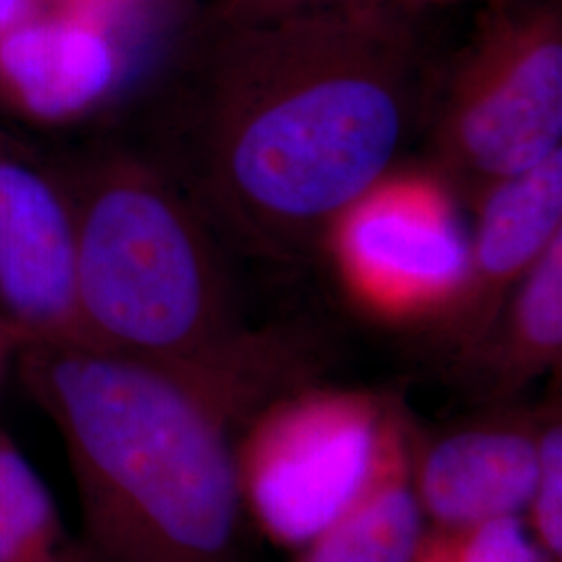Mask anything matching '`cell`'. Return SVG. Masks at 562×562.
Listing matches in <instances>:
<instances>
[{
	"label": "cell",
	"instance_id": "3",
	"mask_svg": "<svg viewBox=\"0 0 562 562\" xmlns=\"http://www.w3.org/2000/svg\"><path fill=\"white\" fill-rule=\"evenodd\" d=\"M76 222V301L88 344L153 361L234 369L281 357L234 327L204 217L178 183L130 155L65 176Z\"/></svg>",
	"mask_w": 562,
	"mask_h": 562
},
{
	"label": "cell",
	"instance_id": "17",
	"mask_svg": "<svg viewBox=\"0 0 562 562\" xmlns=\"http://www.w3.org/2000/svg\"><path fill=\"white\" fill-rule=\"evenodd\" d=\"M44 0H0V36L36 13Z\"/></svg>",
	"mask_w": 562,
	"mask_h": 562
},
{
	"label": "cell",
	"instance_id": "9",
	"mask_svg": "<svg viewBox=\"0 0 562 562\" xmlns=\"http://www.w3.org/2000/svg\"><path fill=\"white\" fill-rule=\"evenodd\" d=\"M542 411H501L411 442L413 483L434 531L519 517L538 477Z\"/></svg>",
	"mask_w": 562,
	"mask_h": 562
},
{
	"label": "cell",
	"instance_id": "19",
	"mask_svg": "<svg viewBox=\"0 0 562 562\" xmlns=\"http://www.w3.org/2000/svg\"><path fill=\"white\" fill-rule=\"evenodd\" d=\"M25 341H27V338L21 334L20 329H18L15 325H11V323L7 322V319L0 315V344L20 350Z\"/></svg>",
	"mask_w": 562,
	"mask_h": 562
},
{
	"label": "cell",
	"instance_id": "10",
	"mask_svg": "<svg viewBox=\"0 0 562 562\" xmlns=\"http://www.w3.org/2000/svg\"><path fill=\"white\" fill-rule=\"evenodd\" d=\"M480 201L469 265L446 329L464 357L482 350L504 304L543 250L562 236V150L538 167L496 181Z\"/></svg>",
	"mask_w": 562,
	"mask_h": 562
},
{
	"label": "cell",
	"instance_id": "1",
	"mask_svg": "<svg viewBox=\"0 0 562 562\" xmlns=\"http://www.w3.org/2000/svg\"><path fill=\"white\" fill-rule=\"evenodd\" d=\"M404 9L338 0L217 23L192 92L190 201L236 244L302 259L382 183L419 115Z\"/></svg>",
	"mask_w": 562,
	"mask_h": 562
},
{
	"label": "cell",
	"instance_id": "4",
	"mask_svg": "<svg viewBox=\"0 0 562 562\" xmlns=\"http://www.w3.org/2000/svg\"><path fill=\"white\" fill-rule=\"evenodd\" d=\"M443 176L480 199L562 150V18L552 0H496L438 94Z\"/></svg>",
	"mask_w": 562,
	"mask_h": 562
},
{
	"label": "cell",
	"instance_id": "5",
	"mask_svg": "<svg viewBox=\"0 0 562 562\" xmlns=\"http://www.w3.org/2000/svg\"><path fill=\"white\" fill-rule=\"evenodd\" d=\"M401 411L359 392L269 404L236 448L241 504L269 540L299 548L359 498Z\"/></svg>",
	"mask_w": 562,
	"mask_h": 562
},
{
	"label": "cell",
	"instance_id": "11",
	"mask_svg": "<svg viewBox=\"0 0 562 562\" xmlns=\"http://www.w3.org/2000/svg\"><path fill=\"white\" fill-rule=\"evenodd\" d=\"M411 442L398 413L373 477L336 521L302 546L296 562H417L429 531L413 483Z\"/></svg>",
	"mask_w": 562,
	"mask_h": 562
},
{
	"label": "cell",
	"instance_id": "15",
	"mask_svg": "<svg viewBox=\"0 0 562 562\" xmlns=\"http://www.w3.org/2000/svg\"><path fill=\"white\" fill-rule=\"evenodd\" d=\"M531 538L546 562L562 561V423L561 408L542 411L538 442V477L527 510Z\"/></svg>",
	"mask_w": 562,
	"mask_h": 562
},
{
	"label": "cell",
	"instance_id": "2",
	"mask_svg": "<svg viewBox=\"0 0 562 562\" xmlns=\"http://www.w3.org/2000/svg\"><path fill=\"white\" fill-rule=\"evenodd\" d=\"M21 382L53 422L94 562H229L241 496L234 425L283 359L234 369L83 341H25Z\"/></svg>",
	"mask_w": 562,
	"mask_h": 562
},
{
	"label": "cell",
	"instance_id": "6",
	"mask_svg": "<svg viewBox=\"0 0 562 562\" xmlns=\"http://www.w3.org/2000/svg\"><path fill=\"white\" fill-rule=\"evenodd\" d=\"M331 236L355 292L387 315L446 313L461 290L469 240L429 183L383 180Z\"/></svg>",
	"mask_w": 562,
	"mask_h": 562
},
{
	"label": "cell",
	"instance_id": "22",
	"mask_svg": "<svg viewBox=\"0 0 562 562\" xmlns=\"http://www.w3.org/2000/svg\"><path fill=\"white\" fill-rule=\"evenodd\" d=\"M48 2H101V4H106V0H44V4H48ZM109 7V4H106ZM111 9V7H109Z\"/></svg>",
	"mask_w": 562,
	"mask_h": 562
},
{
	"label": "cell",
	"instance_id": "7",
	"mask_svg": "<svg viewBox=\"0 0 562 562\" xmlns=\"http://www.w3.org/2000/svg\"><path fill=\"white\" fill-rule=\"evenodd\" d=\"M0 315L27 341H83L65 176L0 134Z\"/></svg>",
	"mask_w": 562,
	"mask_h": 562
},
{
	"label": "cell",
	"instance_id": "14",
	"mask_svg": "<svg viewBox=\"0 0 562 562\" xmlns=\"http://www.w3.org/2000/svg\"><path fill=\"white\" fill-rule=\"evenodd\" d=\"M417 562H546L521 517L429 531Z\"/></svg>",
	"mask_w": 562,
	"mask_h": 562
},
{
	"label": "cell",
	"instance_id": "12",
	"mask_svg": "<svg viewBox=\"0 0 562 562\" xmlns=\"http://www.w3.org/2000/svg\"><path fill=\"white\" fill-rule=\"evenodd\" d=\"M562 355V236L552 241L510 292L496 327L473 359L496 396H508Z\"/></svg>",
	"mask_w": 562,
	"mask_h": 562
},
{
	"label": "cell",
	"instance_id": "16",
	"mask_svg": "<svg viewBox=\"0 0 562 562\" xmlns=\"http://www.w3.org/2000/svg\"><path fill=\"white\" fill-rule=\"evenodd\" d=\"M325 2H338V0H220L215 9V18L217 23H238V21L280 15V13L325 4Z\"/></svg>",
	"mask_w": 562,
	"mask_h": 562
},
{
	"label": "cell",
	"instance_id": "18",
	"mask_svg": "<svg viewBox=\"0 0 562 562\" xmlns=\"http://www.w3.org/2000/svg\"><path fill=\"white\" fill-rule=\"evenodd\" d=\"M169 2L171 0H106L111 9H127V11H153Z\"/></svg>",
	"mask_w": 562,
	"mask_h": 562
},
{
	"label": "cell",
	"instance_id": "13",
	"mask_svg": "<svg viewBox=\"0 0 562 562\" xmlns=\"http://www.w3.org/2000/svg\"><path fill=\"white\" fill-rule=\"evenodd\" d=\"M0 562H94L69 542L59 508L18 443L0 429Z\"/></svg>",
	"mask_w": 562,
	"mask_h": 562
},
{
	"label": "cell",
	"instance_id": "8",
	"mask_svg": "<svg viewBox=\"0 0 562 562\" xmlns=\"http://www.w3.org/2000/svg\"><path fill=\"white\" fill-rule=\"evenodd\" d=\"M101 2H48L0 36V101L60 125L99 109L120 86L123 55Z\"/></svg>",
	"mask_w": 562,
	"mask_h": 562
},
{
	"label": "cell",
	"instance_id": "21",
	"mask_svg": "<svg viewBox=\"0 0 562 562\" xmlns=\"http://www.w3.org/2000/svg\"><path fill=\"white\" fill-rule=\"evenodd\" d=\"M18 352H20V350H15V348H11V346L0 344V382H2V375H4L7 364L11 361H15V355H18Z\"/></svg>",
	"mask_w": 562,
	"mask_h": 562
},
{
	"label": "cell",
	"instance_id": "20",
	"mask_svg": "<svg viewBox=\"0 0 562 562\" xmlns=\"http://www.w3.org/2000/svg\"><path fill=\"white\" fill-rule=\"evenodd\" d=\"M367 2H382V4H390V7H398L404 11L411 9H419L425 4H440V2H452V0H367Z\"/></svg>",
	"mask_w": 562,
	"mask_h": 562
}]
</instances>
